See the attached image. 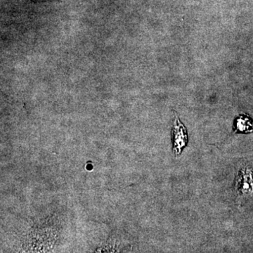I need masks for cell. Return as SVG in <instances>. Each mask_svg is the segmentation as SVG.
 <instances>
[{
    "mask_svg": "<svg viewBox=\"0 0 253 253\" xmlns=\"http://www.w3.org/2000/svg\"><path fill=\"white\" fill-rule=\"evenodd\" d=\"M172 136L173 152L176 156H179L183 149L187 145L189 138L185 126L181 123L180 120L176 116L172 129Z\"/></svg>",
    "mask_w": 253,
    "mask_h": 253,
    "instance_id": "1",
    "label": "cell"
},
{
    "mask_svg": "<svg viewBox=\"0 0 253 253\" xmlns=\"http://www.w3.org/2000/svg\"><path fill=\"white\" fill-rule=\"evenodd\" d=\"M236 188L241 194L249 196L253 194V174L252 169L246 168L239 173L236 180Z\"/></svg>",
    "mask_w": 253,
    "mask_h": 253,
    "instance_id": "2",
    "label": "cell"
},
{
    "mask_svg": "<svg viewBox=\"0 0 253 253\" xmlns=\"http://www.w3.org/2000/svg\"><path fill=\"white\" fill-rule=\"evenodd\" d=\"M234 130L241 133L253 131V122L246 116H241L236 119Z\"/></svg>",
    "mask_w": 253,
    "mask_h": 253,
    "instance_id": "3",
    "label": "cell"
},
{
    "mask_svg": "<svg viewBox=\"0 0 253 253\" xmlns=\"http://www.w3.org/2000/svg\"><path fill=\"white\" fill-rule=\"evenodd\" d=\"M92 165H87V166H86V169H89V170H90V169H92Z\"/></svg>",
    "mask_w": 253,
    "mask_h": 253,
    "instance_id": "4",
    "label": "cell"
}]
</instances>
